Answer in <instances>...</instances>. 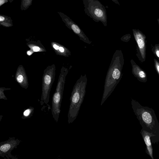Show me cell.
I'll list each match as a JSON object with an SVG mask.
<instances>
[{
	"label": "cell",
	"instance_id": "obj_6",
	"mask_svg": "<svg viewBox=\"0 0 159 159\" xmlns=\"http://www.w3.org/2000/svg\"><path fill=\"white\" fill-rule=\"evenodd\" d=\"M132 31L137 44L136 56L141 62L145 61L147 50L146 37L139 29H133Z\"/></svg>",
	"mask_w": 159,
	"mask_h": 159
},
{
	"label": "cell",
	"instance_id": "obj_21",
	"mask_svg": "<svg viewBox=\"0 0 159 159\" xmlns=\"http://www.w3.org/2000/svg\"><path fill=\"white\" fill-rule=\"evenodd\" d=\"M5 18L3 16H0V21H3L4 20Z\"/></svg>",
	"mask_w": 159,
	"mask_h": 159
},
{
	"label": "cell",
	"instance_id": "obj_20",
	"mask_svg": "<svg viewBox=\"0 0 159 159\" xmlns=\"http://www.w3.org/2000/svg\"><path fill=\"white\" fill-rule=\"evenodd\" d=\"M53 47L56 50L58 49L59 47L56 44H54L53 45Z\"/></svg>",
	"mask_w": 159,
	"mask_h": 159
},
{
	"label": "cell",
	"instance_id": "obj_18",
	"mask_svg": "<svg viewBox=\"0 0 159 159\" xmlns=\"http://www.w3.org/2000/svg\"><path fill=\"white\" fill-rule=\"evenodd\" d=\"M58 49L60 51L62 52H63L64 51V48L61 47H59Z\"/></svg>",
	"mask_w": 159,
	"mask_h": 159
},
{
	"label": "cell",
	"instance_id": "obj_4",
	"mask_svg": "<svg viewBox=\"0 0 159 159\" xmlns=\"http://www.w3.org/2000/svg\"><path fill=\"white\" fill-rule=\"evenodd\" d=\"M85 14L96 22L106 26L107 16L105 7L98 0H82Z\"/></svg>",
	"mask_w": 159,
	"mask_h": 159
},
{
	"label": "cell",
	"instance_id": "obj_16",
	"mask_svg": "<svg viewBox=\"0 0 159 159\" xmlns=\"http://www.w3.org/2000/svg\"><path fill=\"white\" fill-rule=\"evenodd\" d=\"M23 80V77L21 75H19L17 78V80L19 83H21Z\"/></svg>",
	"mask_w": 159,
	"mask_h": 159
},
{
	"label": "cell",
	"instance_id": "obj_10",
	"mask_svg": "<svg viewBox=\"0 0 159 159\" xmlns=\"http://www.w3.org/2000/svg\"><path fill=\"white\" fill-rule=\"evenodd\" d=\"M140 134L146 145V152L152 159H154L153 155V148L152 142L157 143L159 141L156 136L152 133L142 129Z\"/></svg>",
	"mask_w": 159,
	"mask_h": 159
},
{
	"label": "cell",
	"instance_id": "obj_19",
	"mask_svg": "<svg viewBox=\"0 0 159 159\" xmlns=\"http://www.w3.org/2000/svg\"><path fill=\"white\" fill-rule=\"evenodd\" d=\"M111 0L112 1L114 2L116 4H118V5H120V4L119 2H118V0Z\"/></svg>",
	"mask_w": 159,
	"mask_h": 159
},
{
	"label": "cell",
	"instance_id": "obj_17",
	"mask_svg": "<svg viewBox=\"0 0 159 159\" xmlns=\"http://www.w3.org/2000/svg\"><path fill=\"white\" fill-rule=\"evenodd\" d=\"M40 49V48L38 47L35 46L33 48V50L34 52H38L39 51Z\"/></svg>",
	"mask_w": 159,
	"mask_h": 159
},
{
	"label": "cell",
	"instance_id": "obj_11",
	"mask_svg": "<svg viewBox=\"0 0 159 159\" xmlns=\"http://www.w3.org/2000/svg\"><path fill=\"white\" fill-rule=\"evenodd\" d=\"M132 66V72L140 82L146 83L147 81V75L144 70L138 66L133 60L130 61Z\"/></svg>",
	"mask_w": 159,
	"mask_h": 159
},
{
	"label": "cell",
	"instance_id": "obj_9",
	"mask_svg": "<svg viewBox=\"0 0 159 159\" xmlns=\"http://www.w3.org/2000/svg\"><path fill=\"white\" fill-rule=\"evenodd\" d=\"M57 12L66 25L77 35L80 37V39L88 43H91L88 38L78 25L69 16L61 12L58 11Z\"/></svg>",
	"mask_w": 159,
	"mask_h": 159
},
{
	"label": "cell",
	"instance_id": "obj_5",
	"mask_svg": "<svg viewBox=\"0 0 159 159\" xmlns=\"http://www.w3.org/2000/svg\"><path fill=\"white\" fill-rule=\"evenodd\" d=\"M61 74L60 75L55 91L53 94L52 102L51 112L52 117L57 122L61 112V107L64 88L65 76Z\"/></svg>",
	"mask_w": 159,
	"mask_h": 159
},
{
	"label": "cell",
	"instance_id": "obj_23",
	"mask_svg": "<svg viewBox=\"0 0 159 159\" xmlns=\"http://www.w3.org/2000/svg\"><path fill=\"white\" fill-rule=\"evenodd\" d=\"M3 117V116L2 115H0V122L2 120V118Z\"/></svg>",
	"mask_w": 159,
	"mask_h": 159
},
{
	"label": "cell",
	"instance_id": "obj_2",
	"mask_svg": "<svg viewBox=\"0 0 159 159\" xmlns=\"http://www.w3.org/2000/svg\"><path fill=\"white\" fill-rule=\"evenodd\" d=\"M131 104L142 129L152 133L159 141V123L154 110L151 108L142 106L132 98Z\"/></svg>",
	"mask_w": 159,
	"mask_h": 159
},
{
	"label": "cell",
	"instance_id": "obj_7",
	"mask_svg": "<svg viewBox=\"0 0 159 159\" xmlns=\"http://www.w3.org/2000/svg\"><path fill=\"white\" fill-rule=\"evenodd\" d=\"M20 142V140L15 137H10L6 141L0 142V157L5 159H17L18 158L11 153L16 149Z\"/></svg>",
	"mask_w": 159,
	"mask_h": 159
},
{
	"label": "cell",
	"instance_id": "obj_22",
	"mask_svg": "<svg viewBox=\"0 0 159 159\" xmlns=\"http://www.w3.org/2000/svg\"><path fill=\"white\" fill-rule=\"evenodd\" d=\"M27 53L28 55H30L31 54V52L30 51H28L27 52Z\"/></svg>",
	"mask_w": 159,
	"mask_h": 159
},
{
	"label": "cell",
	"instance_id": "obj_8",
	"mask_svg": "<svg viewBox=\"0 0 159 159\" xmlns=\"http://www.w3.org/2000/svg\"><path fill=\"white\" fill-rule=\"evenodd\" d=\"M53 70L49 69L44 74L42 84V92L40 103L43 105L45 103L47 104L49 102L50 92L53 81Z\"/></svg>",
	"mask_w": 159,
	"mask_h": 159
},
{
	"label": "cell",
	"instance_id": "obj_12",
	"mask_svg": "<svg viewBox=\"0 0 159 159\" xmlns=\"http://www.w3.org/2000/svg\"><path fill=\"white\" fill-rule=\"evenodd\" d=\"M34 107H29L25 109L23 113L22 119H25L31 117L34 113Z\"/></svg>",
	"mask_w": 159,
	"mask_h": 159
},
{
	"label": "cell",
	"instance_id": "obj_3",
	"mask_svg": "<svg viewBox=\"0 0 159 159\" xmlns=\"http://www.w3.org/2000/svg\"><path fill=\"white\" fill-rule=\"evenodd\" d=\"M86 84V77L84 76L78 80L73 87L68 113L69 124L73 123L78 114L85 94Z\"/></svg>",
	"mask_w": 159,
	"mask_h": 159
},
{
	"label": "cell",
	"instance_id": "obj_15",
	"mask_svg": "<svg viewBox=\"0 0 159 159\" xmlns=\"http://www.w3.org/2000/svg\"><path fill=\"white\" fill-rule=\"evenodd\" d=\"M154 65L156 71L158 75H159V62L158 61L157 59L154 58Z\"/></svg>",
	"mask_w": 159,
	"mask_h": 159
},
{
	"label": "cell",
	"instance_id": "obj_13",
	"mask_svg": "<svg viewBox=\"0 0 159 159\" xmlns=\"http://www.w3.org/2000/svg\"><path fill=\"white\" fill-rule=\"evenodd\" d=\"M152 50L156 57L159 59V44H156L152 47Z\"/></svg>",
	"mask_w": 159,
	"mask_h": 159
},
{
	"label": "cell",
	"instance_id": "obj_14",
	"mask_svg": "<svg viewBox=\"0 0 159 159\" xmlns=\"http://www.w3.org/2000/svg\"><path fill=\"white\" fill-rule=\"evenodd\" d=\"M131 37V35L130 34H127L123 36L120 39L123 41L128 42L129 40Z\"/></svg>",
	"mask_w": 159,
	"mask_h": 159
},
{
	"label": "cell",
	"instance_id": "obj_1",
	"mask_svg": "<svg viewBox=\"0 0 159 159\" xmlns=\"http://www.w3.org/2000/svg\"><path fill=\"white\" fill-rule=\"evenodd\" d=\"M124 64V59L122 51L116 50L113 54L107 72L101 105L110 95L122 78Z\"/></svg>",
	"mask_w": 159,
	"mask_h": 159
}]
</instances>
